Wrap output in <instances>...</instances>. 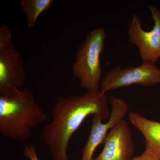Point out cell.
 Returning <instances> with one entry per match:
<instances>
[{"label":"cell","instance_id":"obj_1","mask_svg":"<svg viewBox=\"0 0 160 160\" xmlns=\"http://www.w3.org/2000/svg\"><path fill=\"white\" fill-rule=\"evenodd\" d=\"M51 115L52 120L43 129V140L49 146L52 160H69V142L84 120L92 115L109 119L108 97L100 89L87 91L81 96L60 97Z\"/></svg>","mask_w":160,"mask_h":160},{"label":"cell","instance_id":"obj_2","mask_svg":"<svg viewBox=\"0 0 160 160\" xmlns=\"http://www.w3.org/2000/svg\"><path fill=\"white\" fill-rule=\"evenodd\" d=\"M47 119L30 89L0 93V133L17 142L31 137L32 129Z\"/></svg>","mask_w":160,"mask_h":160},{"label":"cell","instance_id":"obj_3","mask_svg":"<svg viewBox=\"0 0 160 160\" xmlns=\"http://www.w3.org/2000/svg\"><path fill=\"white\" fill-rule=\"evenodd\" d=\"M106 37V30L102 27L88 32L77 51L72 74L78 79L80 86L87 91L100 89L102 72L100 57Z\"/></svg>","mask_w":160,"mask_h":160},{"label":"cell","instance_id":"obj_4","mask_svg":"<svg viewBox=\"0 0 160 160\" xmlns=\"http://www.w3.org/2000/svg\"><path fill=\"white\" fill-rule=\"evenodd\" d=\"M6 25L0 28V93L22 89L26 72L21 53L12 42Z\"/></svg>","mask_w":160,"mask_h":160},{"label":"cell","instance_id":"obj_5","mask_svg":"<svg viewBox=\"0 0 160 160\" xmlns=\"http://www.w3.org/2000/svg\"><path fill=\"white\" fill-rule=\"evenodd\" d=\"M148 8L154 22L152 29H143L141 20L133 15L128 25V38L138 49L142 64L156 65L160 58V10L152 6Z\"/></svg>","mask_w":160,"mask_h":160},{"label":"cell","instance_id":"obj_6","mask_svg":"<svg viewBox=\"0 0 160 160\" xmlns=\"http://www.w3.org/2000/svg\"><path fill=\"white\" fill-rule=\"evenodd\" d=\"M160 84V69L156 65L142 64L140 66L109 69L101 81L100 90L106 93L112 90L133 85L149 87Z\"/></svg>","mask_w":160,"mask_h":160},{"label":"cell","instance_id":"obj_7","mask_svg":"<svg viewBox=\"0 0 160 160\" xmlns=\"http://www.w3.org/2000/svg\"><path fill=\"white\" fill-rule=\"evenodd\" d=\"M110 102L111 112L107 122L103 123L102 118L99 115H93L89 137L82 149L81 160H92L94 151L98 146L104 143L108 132L124 119L127 114L129 106L124 99L112 95Z\"/></svg>","mask_w":160,"mask_h":160},{"label":"cell","instance_id":"obj_8","mask_svg":"<svg viewBox=\"0 0 160 160\" xmlns=\"http://www.w3.org/2000/svg\"><path fill=\"white\" fill-rule=\"evenodd\" d=\"M104 147L92 160H129L134 151L131 129L124 119L114 126L106 137Z\"/></svg>","mask_w":160,"mask_h":160},{"label":"cell","instance_id":"obj_9","mask_svg":"<svg viewBox=\"0 0 160 160\" xmlns=\"http://www.w3.org/2000/svg\"><path fill=\"white\" fill-rule=\"evenodd\" d=\"M129 118L142 134L146 146L145 151L160 159V122L149 119L135 112H130Z\"/></svg>","mask_w":160,"mask_h":160},{"label":"cell","instance_id":"obj_10","mask_svg":"<svg viewBox=\"0 0 160 160\" xmlns=\"http://www.w3.org/2000/svg\"><path fill=\"white\" fill-rule=\"evenodd\" d=\"M52 0H22L20 6L26 14L27 24L29 28L33 27L39 16L51 8Z\"/></svg>","mask_w":160,"mask_h":160},{"label":"cell","instance_id":"obj_11","mask_svg":"<svg viewBox=\"0 0 160 160\" xmlns=\"http://www.w3.org/2000/svg\"><path fill=\"white\" fill-rule=\"evenodd\" d=\"M23 155L30 160H39L36 148L32 144H28L23 149Z\"/></svg>","mask_w":160,"mask_h":160},{"label":"cell","instance_id":"obj_12","mask_svg":"<svg viewBox=\"0 0 160 160\" xmlns=\"http://www.w3.org/2000/svg\"><path fill=\"white\" fill-rule=\"evenodd\" d=\"M129 160H160V159L149 152L144 151L142 154L138 156L132 158Z\"/></svg>","mask_w":160,"mask_h":160}]
</instances>
